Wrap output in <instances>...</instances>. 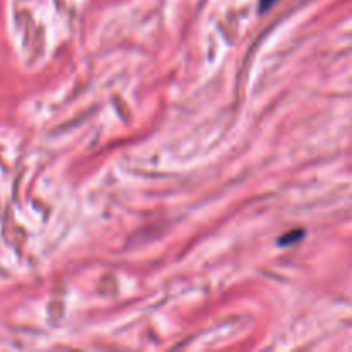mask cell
<instances>
[{"instance_id": "obj_1", "label": "cell", "mask_w": 352, "mask_h": 352, "mask_svg": "<svg viewBox=\"0 0 352 352\" xmlns=\"http://www.w3.org/2000/svg\"><path fill=\"white\" fill-rule=\"evenodd\" d=\"M302 237H305V230H292V232L280 237L278 244H280V246H289V244L299 243V239H302Z\"/></svg>"}, {"instance_id": "obj_2", "label": "cell", "mask_w": 352, "mask_h": 352, "mask_svg": "<svg viewBox=\"0 0 352 352\" xmlns=\"http://www.w3.org/2000/svg\"><path fill=\"white\" fill-rule=\"evenodd\" d=\"M277 2L278 0H260V12H267V10L272 9Z\"/></svg>"}]
</instances>
